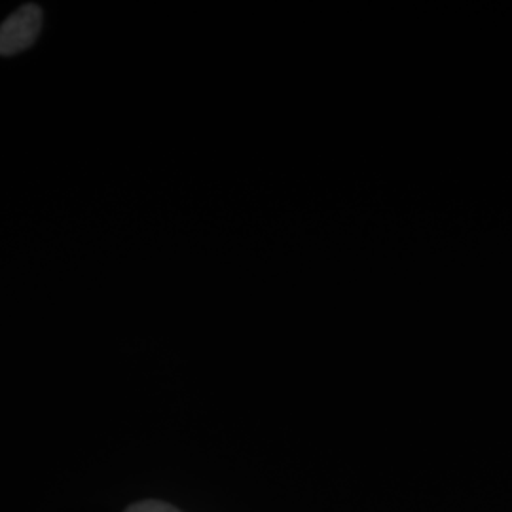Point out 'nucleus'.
Masks as SVG:
<instances>
[{"instance_id":"obj_1","label":"nucleus","mask_w":512,"mask_h":512,"mask_svg":"<svg viewBox=\"0 0 512 512\" xmlns=\"http://www.w3.org/2000/svg\"><path fill=\"white\" fill-rule=\"evenodd\" d=\"M42 27V10L37 4H25L0 25V55L27 50L37 40Z\"/></svg>"},{"instance_id":"obj_2","label":"nucleus","mask_w":512,"mask_h":512,"mask_svg":"<svg viewBox=\"0 0 512 512\" xmlns=\"http://www.w3.org/2000/svg\"><path fill=\"white\" fill-rule=\"evenodd\" d=\"M124 512H181L167 503L162 501H156V499H147V501H141V503H135L131 505Z\"/></svg>"}]
</instances>
